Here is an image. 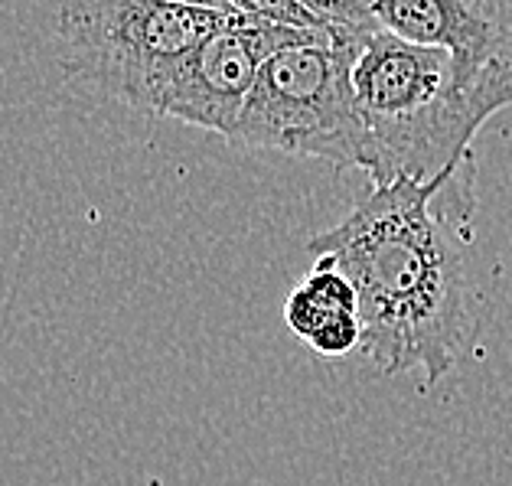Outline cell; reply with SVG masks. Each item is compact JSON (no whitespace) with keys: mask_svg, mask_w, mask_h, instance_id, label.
<instances>
[{"mask_svg":"<svg viewBox=\"0 0 512 486\" xmlns=\"http://www.w3.org/2000/svg\"><path fill=\"white\" fill-rule=\"evenodd\" d=\"M235 10H239V14H245V17H255V20L281 23V27L310 30V33H327L323 27H317L314 17H307L304 10L297 7V0H235Z\"/></svg>","mask_w":512,"mask_h":486,"instance_id":"9c48e42d","label":"cell"},{"mask_svg":"<svg viewBox=\"0 0 512 486\" xmlns=\"http://www.w3.org/2000/svg\"><path fill=\"white\" fill-rule=\"evenodd\" d=\"M297 7L333 36H369L372 30H382L376 0H297Z\"/></svg>","mask_w":512,"mask_h":486,"instance_id":"ba28073f","label":"cell"},{"mask_svg":"<svg viewBox=\"0 0 512 486\" xmlns=\"http://www.w3.org/2000/svg\"><path fill=\"white\" fill-rule=\"evenodd\" d=\"M323 40H336V36L281 27V23L245 14L232 17L226 30L216 33L173 69V76L157 95L154 115L229 137L265 62L278 56L281 49Z\"/></svg>","mask_w":512,"mask_h":486,"instance_id":"5b68a950","label":"cell"},{"mask_svg":"<svg viewBox=\"0 0 512 486\" xmlns=\"http://www.w3.org/2000/svg\"><path fill=\"white\" fill-rule=\"evenodd\" d=\"M470 164L372 193L307 252L330 258L359 297L362 346L376 369L421 372L431 389L457 366L473 330V288L454 226L473 216Z\"/></svg>","mask_w":512,"mask_h":486,"instance_id":"6da1fadb","label":"cell"},{"mask_svg":"<svg viewBox=\"0 0 512 486\" xmlns=\"http://www.w3.org/2000/svg\"><path fill=\"white\" fill-rule=\"evenodd\" d=\"M284 323L297 340L320 356H346L362 346L359 297L353 281L330 258H314V268L287 294Z\"/></svg>","mask_w":512,"mask_h":486,"instance_id":"52a82bcc","label":"cell"},{"mask_svg":"<svg viewBox=\"0 0 512 486\" xmlns=\"http://www.w3.org/2000/svg\"><path fill=\"white\" fill-rule=\"evenodd\" d=\"M239 14L173 0H66L59 62L79 92L154 115L157 95L186 56Z\"/></svg>","mask_w":512,"mask_h":486,"instance_id":"3957f363","label":"cell"},{"mask_svg":"<svg viewBox=\"0 0 512 486\" xmlns=\"http://www.w3.org/2000/svg\"><path fill=\"white\" fill-rule=\"evenodd\" d=\"M356 102L366 128V170L372 186L434 180L470 164L477 131L512 95L467 79L447 49L418 46L389 30L362 36L353 66Z\"/></svg>","mask_w":512,"mask_h":486,"instance_id":"7a4b0ae2","label":"cell"},{"mask_svg":"<svg viewBox=\"0 0 512 486\" xmlns=\"http://www.w3.org/2000/svg\"><path fill=\"white\" fill-rule=\"evenodd\" d=\"M173 4L203 7V10H219V14H239V10H235V0H173Z\"/></svg>","mask_w":512,"mask_h":486,"instance_id":"30bf717a","label":"cell"},{"mask_svg":"<svg viewBox=\"0 0 512 486\" xmlns=\"http://www.w3.org/2000/svg\"><path fill=\"white\" fill-rule=\"evenodd\" d=\"M382 30L447 49L467 79L512 95V0H376Z\"/></svg>","mask_w":512,"mask_h":486,"instance_id":"8992f818","label":"cell"},{"mask_svg":"<svg viewBox=\"0 0 512 486\" xmlns=\"http://www.w3.org/2000/svg\"><path fill=\"white\" fill-rule=\"evenodd\" d=\"M359 43L362 36H336L271 56L226 141L239 151H274L362 170L366 128L353 85Z\"/></svg>","mask_w":512,"mask_h":486,"instance_id":"277c9868","label":"cell"}]
</instances>
